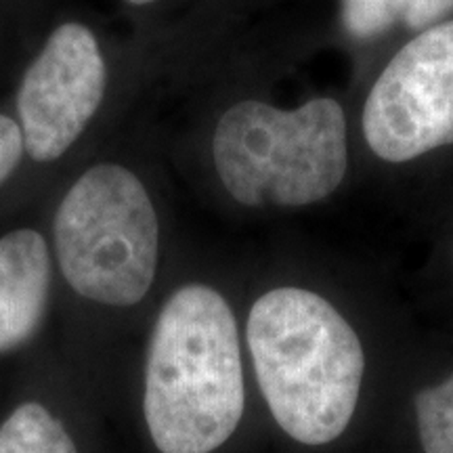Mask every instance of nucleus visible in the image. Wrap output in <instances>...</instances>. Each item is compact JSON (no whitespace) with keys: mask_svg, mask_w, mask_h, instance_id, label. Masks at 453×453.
I'll use <instances>...</instances> for the list:
<instances>
[{"mask_svg":"<svg viewBox=\"0 0 453 453\" xmlns=\"http://www.w3.org/2000/svg\"><path fill=\"white\" fill-rule=\"evenodd\" d=\"M212 157L226 194L248 208H304L327 200L349 173V124L332 97L281 110L246 99L214 128Z\"/></svg>","mask_w":453,"mask_h":453,"instance_id":"3","label":"nucleus"},{"mask_svg":"<svg viewBox=\"0 0 453 453\" xmlns=\"http://www.w3.org/2000/svg\"><path fill=\"white\" fill-rule=\"evenodd\" d=\"M271 424L296 453H357L380 439L390 390L370 340L330 294L281 283L254 300L243 327Z\"/></svg>","mask_w":453,"mask_h":453,"instance_id":"1","label":"nucleus"},{"mask_svg":"<svg viewBox=\"0 0 453 453\" xmlns=\"http://www.w3.org/2000/svg\"><path fill=\"white\" fill-rule=\"evenodd\" d=\"M105 93V61L95 34L64 24L32 61L17 95L24 147L32 160L53 162L81 137Z\"/></svg>","mask_w":453,"mask_h":453,"instance_id":"6","label":"nucleus"},{"mask_svg":"<svg viewBox=\"0 0 453 453\" xmlns=\"http://www.w3.org/2000/svg\"><path fill=\"white\" fill-rule=\"evenodd\" d=\"M24 134L21 127L0 113V185L9 179V174L19 166L24 156Z\"/></svg>","mask_w":453,"mask_h":453,"instance_id":"11","label":"nucleus"},{"mask_svg":"<svg viewBox=\"0 0 453 453\" xmlns=\"http://www.w3.org/2000/svg\"><path fill=\"white\" fill-rule=\"evenodd\" d=\"M50 290V258L44 237L17 229L0 237V353L36 332Z\"/></svg>","mask_w":453,"mask_h":453,"instance_id":"8","label":"nucleus"},{"mask_svg":"<svg viewBox=\"0 0 453 453\" xmlns=\"http://www.w3.org/2000/svg\"><path fill=\"white\" fill-rule=\"evenodd\" d=\"M145 422L160 453H219L248 416L240 326L229 300L187 283L166 300L145 365Z\"/></svg>","mask_w":453,"mask_h":453,"instance_id":"2","label":"nucleus"},{"mask_svg":"<svg viewBox=\"0 0 453 453\" xmlns=\"http://www.w3.org/2000/svg\"><path fill=\"white\" fill-rule=\"evenodd\" d=\"M55 250L81 296L110 307L141 303L156 280L160 226L137 174L118 164L88 168L57 208Z\"/></svg>","mask_w":453,"mask_h":453,"instance_id":"4","label":"nucleus"},{"mask_svg":"<svg viewBox=\"0 0 453 453\" xmlns=\"http://www.w3.org/2000/svg\"><path fill=\"white\" fill-rule=\"evenodd\" d=\"M0 453H78L67 430L41 403H24L0 428Z\"/></svg>","mask_w":453,"mask_h":453,"instance_id":"10","label":"nucleus"},{"mask_svg":"<svg viewBox=\"0 0 453 453\" xmlns=\"http://www.w3.org/2000/svg\"><path fill=\"white\" fill-rule=\"evenodd\" d=\"M380 441L393 453H453V361L393 384Z\"/></svg>","mask_w":453,"mask_h":453,"instance_id":"7","label":"nucleus"},{"mask_svg":"<svg viewBox=\"0 0 453 453\" xmlns=\"http://www.w3.org/2000/svg\"><path fill=\"white\" fill-rule=\"evenodd\" d=\"M361 133L372 154L388 164L453 143V19L396 50L367 93Z\"/></svg>","mask_w":453,"mask_h":453,"instance_id":"5","label":"nucleus"},{"mask_svg":"<svg viewBox=\"0 0 453 453\" xmlns=\"http://www.w3.org/2000/svg\"><path fill=\"white\" fill-rule=\"evenodd\" d=\"M453 9V0H342V19L357 38H373L399 21L430 27Z\"/></svg>","mask_w":453,"mask_h":453,"instance_id":"9","label":"nucleus"},{"mask_svg":"<svg viewBox=\"0 0 453 453\" xmlns=\"http://www.w3.org/2000/svg\"><path fill=\"white\" fill-rule=\"evenodd\" d=\"M130 4H150V3H156V0H127Z\"/></svg>","mask_w":453,"mask_h":453,"instance_id":"12","label":"nucleus"}]
</instances>
